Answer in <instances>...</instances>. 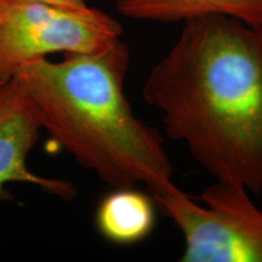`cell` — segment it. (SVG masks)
<instances>
[{
  "label": "cell",
  "instance_id": "6",
  "mask_svg": "<svg viewBox=\"0 0 262 262\" xmlns=\"http://www.w3.org/2000/svg\"><path fill=\"white\" fill-rule=\"evenodd\" d=\"M125 17L173 24L201 16H227L262 29V0H118Z\"/></svg>",
  "mask_w": 262,
  "mask_h": 262
},
{
  "label": "cell",
  "instance_id": "5",
  "mask_svg": "<svg viewBox=\"0 0 262 262\" xmlns=\"http://www.w3.org/2000/svg\"><path fill=\"white\" fill-rule=\"evenodd\" d=\"M41 124L24 83L17 77L0 85V202L12 201L6 183L24 182L71 199L73 185L63 180L37 175L27 166V157L39 139Z\"/></svg>",
  "mask_w": 262,
  "mask_h": 262
},
{
  "label": "cell",
  "instance_id": "8",
  "mask_svg": "<svg viewBox=\"0 0 262 262\" xmlns=\"http://www.w3.org/2000/svg\"><path fill=\"white\" fill-rule=\"evenodd\" d=\"M2 2H39V3H47V4L61 6V8L71 9V10H79V11H84V10L90 9L91 6L86 4L85 0H0Z\"/></svg>",
  "mask_w": 262,
  "mask_h": 262
},
{
  "label": "cell",
  "instance_id": "1",
  "mask_svg": "<svg viewBox=\"0 0 262 262\" xmlns=\"http://www.w3.org/2000/svg\"><path fill=\"white\" fill-rule=\"evenodd\" d=\"M183 24L143 98L216 181L262 194V29L219 15Z\"/></svg>",
  "mask_w": 262,
  "mask_h": 262
},
{
  "label": "cell",
  "instance_id": "4",
  "mask_svg": "<svg viewBox=\"0 0 262 262\" xmlns=\"http://www.w3.org/2000/svg\"><path fill=\"white\" fill-rule=\"evenodd\" d=\"M112 16L39 2L0 3V81L15 77L21 66L50 54H91L120 38Z\"/></svg>",
  "mask_w": 262,
  "mask_h": 262
},
{
  "label": "cell",
  "instance_id": "3",
  "mask_svg": "<svg viewBox=\"0 0 262 262\" xmlns=\"http://www.w3.org/2000/svg\"><path fill=\"white\" fill-rule=\"evenodd\" d=\"M149 193L182 233L180 261L262 262V210L243 186L216 181L202 192V205L175 185Z\"/></svg>",
  "mask_w": 262,
  "mask_h": 262
},
{
  "label": "cell",
  "instance_id": "9",
  "mask_svg": "<svg viewBox=\"0 0 262 262\" xmlns=\"http://www.w3.org/2000/svg\"><path fill=\"white\" fill-rule=\"evenodd\" d=\"M4 83H5V81H4ZM3 84V81H0V85H2Z\"/></svg>",
  "mask_w": 262,
  "mask_h": 262
},
{
  "label": "cell",
  "instance_id": "7",
  "mask_svg": "<svg viewBox=\"0 0 262 262\" xmlns=\"http://www.w3.org/2000/svg\"><path fill=\"white\" fill-rule=\"evenodd\" d=\"M98 203L95 222L104 239L116 245H134L152 233L157 222L153 196L134 187L112 188Z\"/></svg>",
  "mask_w": 262,
  "mask_h": 262
},
{
  "label": "cell",
  "instance_id": "2",
  "mask_svg": "<svg viewBox=\"0 0 262 262\" xmlns=\"http://www.w3.org/2000/svg\"><path fill=\"white\" fill-rule=\"evenodd\" d=\"M129 49L119 39L91 54L35 58L19 67L41 129L112 188L173 186V166L155 127L134 113L125 95Z\"/></svg>",
  "mask_w": 262,
  "mask_h": 262
}]
</instances>
